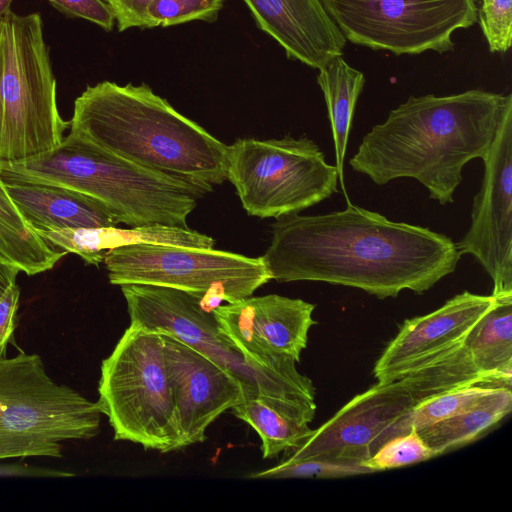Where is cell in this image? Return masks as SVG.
I'll list each match as a JSON object with an SVG mask.
<instances>
[{
    "mask_svg": "<svg viewBox=\"0 0 512 512\" xmlns=\"http://www.w3.org/2000/svg\"><path fill=\"white\" fill-rule=\"evenodd\" d=\"M276 219L262 259L278 282L350 286L379 299L405 289L421 294L453 273L461 257L445 234L349 202L342 211Z\"/></svg>",
    "mask_w": 512,
    "mask_h": 512,
    "instance_id": "obj_1",
    "label": "cell"
},
{
    "mask_svg": "<svg viewBox=\"0 0 512 512\" xmlns=\"http://www.w3.org/2000/svg\"><path fill=\"white\" fill-rule=\"evenodd\" d=\"M512 95L474 89L410 96L367 132L349 160L377 185L413 178L442 205L452 203L464 166L489 150Z\"/></svg>",
    "mask_w": 512,
    "mask_h": 512,
    "instance_id": "obj_2",
    "label": "cell"
},
{
    "mask_svg": "<svg viewBox=\"0 0 512 512\" xmlns=\"http://www.w3.org/2000/svg\"><path fill=\"white\" fill-rule=\"evenodd\" d=\"M70 132L139 166L213 184L227 180V145L145 83L103 81L74 102Z\"/></svg>",
    "mask_w": 512,
    "mask_h": 512,
    "instance_id": "obj_3",
    "label": "cell"
},
{
    "mask_svg": "<svg viewBox=\"0 0 512 512\" xmlns=\"http://www.w3.org/2000/svg\"><path fill=\"white\" fill-rule=\"evenodd\" d=\"M3 180L58 185L90 196L130 227H187V216L212 185L155 171L69 132L60 145L15 162H0Z\"/></svg>",
    "mask_w": 512,
    "mask_h": 512,
    "instance_id": "obj_4",
    "label": "cell"
},
{
    "mask_svg": "<svg viewBox=\"0 0 512 512\" xmlns=\"http://www.w3.org/2000/svg\"><path fill=\"white\" fill-rule=\"evenodd\" d=\"M471 384L504 386L476 368L463 341L356 395L313 430L301 446L285 454V459H324L362 465L385 442L397 436L402 421L418 405Z\"/></svg>",
    "mask_w": 512,
    "mask_h": 512,
    "instance_id": "obj_5",
    "label": "cell"
},
{
    "mask_svg": "<svg viewBox=\"0 0 512 512\" xmlns=\"http://www.w3.org/2000/svg\"><path fill=\"white\" fill-rule=\"evenodd\" d=\"M56 79L39 13L0 19V162L35 157L61 144Z\"/></svg>",
    "mask_w": 512,
    "mask_h": 512,
    "instance_id": "obj_6",
    "label": "cell"
},
{
    "mask_svg": "<svg viewBox=\"0 0 512 512\" xmlns=\"http://www.w3.org/2000/svg\"><path fill=\"white\" fill-rule=\"evenodd\" d=\"M101 410L47 374L41 357L24 352L0 359V460L62 457V443L100 431Z\"/></svg>",
    "mask_w": 512,
    "mask_h": 512,
    "instance_id": "obj_7",
    "label": "cell"
},
{
    "mask_svg": "<svg viewBox=\"0 0 512 512\" xmlns=\"http://www.w3.org/2000/svg\"><path fill=\"white\" fill-rule=\"evenodd\" d=\"M101 413L114 439L167 453L178 450L172 386L160 332L129 325L101 363Z\"/></svg>",
    "mask_w": 512,
    "mask_h": 512,
    "instance_id": "obj_8",
    "label": "cell"
},
{
    "mask_svg": "<svg viewBox=\"0 0 512 512\" xmlns=\"http://www.w3.org/2000/svg\"><path fill=\"white\" fill-rule=\"evenodd\" d=\"M130 325L169 334L199 351L231 373L241 384L243 397L264 394L315 403V388L296 362L262 367L246 361L221 331L212 311L182 290L143 284L122 285Z\"/></svg>",
    "mask_w": 512,
    "mask_h": 512,
    "instance_id": "obj_9",
    "label": "cell"
},
{
    "mask_svg": "<svg viewBox=\"0 0 512 512\" xmlns=\"http://www.w3.org/2000/svg\"><path fill=\"white\" fill-rule=\"evenodd\" d=\"M227 180L250 216L278 218L337 192L338 173L306 137L237 139L227 146Z\"/></svg>",
    "mask_w": 512,
    "mask_h": 512,
    "instance_id": "obj_10",
    "label": "cell"
},
{
    "mask_svg": "<svg viewBox=\"0 0 512 512\" xmlns=\"http://www.w3.org/2000/svg\"><path fill=\"white\" fill-rule=\"evenodd\" d=\"M113 285L143 284L190 293L212 311L222 302L252 296L269 282L262 257L157 243H136L108 250L103 259Z\"/></svg>",
    "mask_w": 512,
    "mask_h": 512,
    "instance_id": "obj_11",
    "label": "cell"
},
{
    "mask_svg": "<svg viewBox=\"0 0 512 512\" xmlns=\"http://www.w3.org/2000/svg\"><path fill=\"white\" fill-rule=\"evenodd\" d=\"M346 40L395 55L452 51L477 21L476 0H321Z\"/></svg>",
    "mask_w": 512,
    "mask_h": 512,
    "instance_id": "obj_12",
    "label": "cell"
},
{
    "mask_svg": "<svg viewBox=\"0 0 512 512\" xmlns=\"http://www.w3.org/2000/svg\"><path fill=\"white\" fill-rule=\"evenodd\" d=\"M482 160L484 175L473 200L471 225L456 246L491 277L494 298L512 297V103Z\"/></svg>",
    "mask_w": 512,
    "mask_h": 512,
    "instance_id": "obj_13",
    "label": "cell"
},
{
    "mask_svg": "<svg viewBox=\"0 0 512 512\" xmlns=\"http://www.w3.org/2000/svg\"><path fill=\"white\" fill-rule=\"evenodd\" d=\"M314 309L302 299L269 294L221 304L212 313L247 362L276 367L300 361Z\"/></svg>",
    "mask_w": 512,
    "mask_h": 512,
    "instance_id": "obj_14",
    "label": "cell"
},
{
    "mask_svg": "<svg viewBox=\"0 0 512 512\" xmlns=\"http://www.w3.org/2000/svg\"><path fill=\"white\" fill-rule=\"evenodd\" d=\"M161 334L180 450L205 441L207 428L242 400L243 389L223 367L177 338Z\"/></svg>",
    "mask_w": 512,
    "mask_h": 512,
    "instance_id": "obj_15",
    "label": "cell"
},
{
    "mask_svg": "<svg viewBox=\"0 0 512 512\" xmlns=\"http://www.w3.org/2000/svg\"><path fill=\"white\" fill-rule=\"evenodd\" d=\"M494 303L492 295L464 291L429 314L405 320L374 365L377 382L462 344Z\"/></svg>",
    "mask_w": 512,
    "mask_h": 512,
    "instance_id": "obj_16",
    "label": "cell"
},
{
    "mask_svg": "<svg viewBox=\"0 0 512 512\" xmlns=\"http://www.w3.org/2000/svg\"><path fill=\"white\" fill-rule=\"evenodd\" d=\"M257 27L276 40L289 59L320 69L342 56L346 38L321 0H243Z\"/></svg>",
    "mask_w": 512,
    "mask_h": 512,
    "instance_id": "obj_17",
    "label": "cell"
},
{
    "mask_svg": "<svg viewBox=\"0 0 512 512\" xmlns=\"http://www.w3.org/2000/svg\"><path fill=\"white\" fill-rule=\"evenodd\" d=\"M3 181L19 212L35 231L119 224L105 205L78 191L31 181Z\"/></svg>",
    "mask_w": 512,
    "mask_h": 512,
    "instance_id": "obj_18",
    "label": "cell"
},
{
    "mask_svg": "<svg viewBox=\"0 0 512 512\" xmlns=\"http://www.w3.org/2000/svg\"><path fill=\"white\" fill-rule=\"evenodd\" d=\"M261 439L263 459H273L301 446L312 434L315 403L282 399L264 394L244 396L232 409Z\"/></svg>",
    "mask_w": 512,
    "mask_h": 512,
    "instance_id": "obj_19",
    "label": "cell"
},
{
    "mask_svg": "<svg viewBox=\"0 0 512 512\" xmlns=\"http://www.w3.org/2000/svg\"><path fill=\"white\" fill-rule=\"evenodd\" d=\"M464 344L481 373L511 387L512 297L495 298L493 306L468 332Z\"/></svg>",
    "mask_w": 512,
    "mask_h": 512,
    "instance_id": "obj_20",
    "label": "cell"
},
{
    "mask_svg": "<svg viewBox=\"0 0 512 512\" xmlns=\"http://www.w3.org/2000/svg\"><path fill=\"white\" fill-rule=\"evenodd\" d=\"M320 86L328 111L335 149L338 179L344 190V159L357 100L365 84L364 74L351 67L342 56L318 69Z\"/></svg>",
    "mask_w": 512,
    "mask_h": 512,
    "instance_id": "obj_21",
    "label": "cell"
},
{
    "mask_svg": "<svg viewBox=\"0 0 512 512\" xmlns=\"http://www.w3.org/2000/svg\"><path fill=\"white\" fill-rule=\"evenodd\" d=\"M66 253L26 222L0 177V257L32 276L52 269Z\"/></svg>",
    "mask_w": 512,
    "mask_h": 512,
    "instance_id": "obj_22",
    "label": "cell"
},
{
    "mask_svg": "<svg viewBox=\"0 0 512 512\" xmlns=\"http://www.w3.org/2000/svg\"><path fill=\"white\" fill-rule=\"evenodd\" d=\"M511 410V388L502 386L475 407L421 428L418 433L439 456L478 439Z\"/></svg>",
    "mask_w": 512,
    "mask_h": 512,
    "instance_id": "obj_23",
    "label": "cell"
},
{
    "mask_svg": "<svg viewBox=\"0 0 512 512\" xmlns=\"http://www.w3.org/2000/svg\"><path fill=\"white\" fill-rule=\"evenodd\" d=\"M502 386L471 384L441 393L418 405L398 427L397 436L416 431L442 419L469 410ZM507 387V386H506ZM396 436V437H397Z\"/></svg>",
    "mask_w": 512,
    "mask_h": 512,
    "instance_id": "obj_24",
    "label": "cell"
},
{
    "mask_svg": "<svg viewBox=\"0 0 512 512\" xmlns=\"http://www.w3.org/2000/svg\"><path fill=\"white\" fill-rule=\"evenodd\" d=\"M373 473L361 464H351L324 459L291 461L284 459L269 469L251 473V479L286 478H340Z\"/></svg>",
    "mask_w": 512,
    "mask_h": 512,
    "instance_id": "obj_25",
    "label": "cell"
},
{
    "mask_svg": "<svg viewBox=\"0 0 512 512\" xmlns=\"http://www.w3.org/2000/svg\"><path fill=\"white\" fill-rule=\"evenodd\" d=\"M436 457L419 435L411 429L408 433L394 437L385 442L362 465L372 472H378L407 465L416 464Z\"/></svg>",
    "mask_w": 512,
    "mask_h": 512,
    "instance_id": "obj_26",
    "label": "cell"
},
{
    "mask_svg": "<svg viewBox=\"0 0 512 512\" xmlns=\"http://www.w3.org/2000/svg\"><path fill=\"white\" fill-rule=\"evenodd\" d=\"M224 0H152L148 16L155 27H169L194 20L215 22Z\"/></svg>",
    "mask_w": 512,
    "mask_h": 512,
    "instance_id": "obj_27",
    "label": "cell"
},
{
    "mask_svg": "<svg viewBox=\"0 0 512 512\" xmlns=\"http://www.w3.org/2000/svg\"><path fill=\"white\" fill-rule=\"evenodd\" d=\"M477 18L493 53H505L512 41V0H480Z\"/></svg>",
    "mask_w": 512,
    "mask_h": 512,
    "instance_id": "obj_28",
    "label": "cell"
},
{
    "mask_svg": "<svg viewBox=\"0 0 512 512\" xmlns=\"http://www.w3.org/2000/svg\"><path fill=\"white\" fill-rule=\"evenodd\" d=\"M51 5L70 18L88 20L106 31H111L115 18L109 5L103 0H48Z\"/></svg>",
    "mask_w": 512,
    "mask_h": 512,
    "instance_id": "obj_29",
    "label": "cell"
},
{
    "mask_svg": "<svg viewBox=\"0 0 512 512\" xmlns=\"http://www.w3.org/2000/svg\"><path fill=\"white\" fill-rule=\"evenodd\" d=\"M113 12L119 32L130 28H153L154 23L148 16V7L152 0H105Z\"/></svg>",
    "mask_w": 512,
    "mask_h": 512,
    "instance_id": "obj_30",
    "label": "cell"
},
{
    "mask_svg": "<svg viewBox=\"0 0 512 512\" xmlns=\"http://www.w3.org/2000/svg\"><path fill=\"white\" fill-rule=\"evenodd\" d=\"M19 296L20 289L14 283L0 298V359L6 357V348L15 326Z\"/></svg>",
    "mask_w": 512,
    "mask_h": 512,
    "instance_id": "obj_31",
    "label": "cell"
},
{
    "mask_svg": "<svg viewBox=\"0 0 512 512\" xmlns=\"http://www.w3.org/2000/svg\"><path fill=\"white\" fill-rule=\"evenodd\" d=\"M19 269L0 257V298L8 288L16 283Z\"/></svg>",
    "mask_w": 512,
    "mask_h": 512,
    "instance_id": "obj_32",
    "label": "cell"
},
{
    "mask_svg": "<svg viewBox=\"0 0 512 512\" xmlns=\"http://www.w3.org/2000/svg\"><path fill=\"white\" fill-rule=\"evenodd\" d=\"M13 0H0V19L3 18L10 10Z\"/></svg>",
    "mask_w": 512,
    "mask_h": 512,
    "instance_id": "obj_33",
    "label": "cell"
}]
</instances>
